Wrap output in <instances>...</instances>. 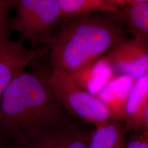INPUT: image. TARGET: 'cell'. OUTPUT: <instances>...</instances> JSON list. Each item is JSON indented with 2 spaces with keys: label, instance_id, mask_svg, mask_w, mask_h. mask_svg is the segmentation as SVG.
<instances>
[{
  "label": "cell",
  "instance_id": "obj_13",
  "mask_svg": "<svg viewBox=\"0 0 148 148\" xmlns=\"http://www.w3.org/2000/svg\"><path fill=\"white\" fill-rule=\"evenodd\" d=\"M126 132L123 122L111 119L93 127L88 148H126Z\"/></svg>",
  "mask_w": 148,
  "mask_h": 148
},
{
  "label": "cell",
  "instance_id": "obj_16",
  "mask_svg": "<svg viewBox=\"0 0 148 148\" xmlns=\"http://www.w3.org/2000/svg\"><path fill=\"white\" fill-rule=\"evenodd\" d=\"M144 134L148 136V99L146 104L145 110V116H144V122H143V127L142 132Z\"/></svg>",
  "mask_w": 148,
  "mask_h": 148
},
{
  "label": "cell",
  "instance_id": "obj_17",
  "mask_svg": "<svg viewBox=\"0 0 148 148\" xmlns=\"http://www.w3.org/2000/svg\"><path fill=\"white\" fill-rule=\"evenodd\" d=\"M0 148H10V147H0ZM12 148H16V147H12Z\"/></svg>",
  "mask_w": 148,
  "mask_h": 148
},
{
  "label": "cell",
  "instance_id": "obj_14",
  "mask_svg": "<svg viewBox=\"0 0 148 148\" xmlns=\"http://www.w3.org/2000/svg\"><path fill=\"white\" fill-rule=\"evenodd\" d=\"M14 9V0H0V41L10 39L12 17L11 10Z\"/></svg>",
  "mask_w": 148,
  "mask_h": 148
},
{
  "label": "cell",
  "instance_id": "obj_12",
  "mask_svg": "<svg viewBox=\"0 0 148 148\" xmlns=\"http://www.w3.org/2000/svg\"><path fill=\"white\" fill-rule=\"evenodd\" d=\"M123 8L119 14L121 23L134 37L148 42V0H119Z\"/></svg>",
  "mask_w": 148,
  "mask_h": 148
},
{
  "label": "cell",
  "instance_id": "obj_9",
  "mask_svg": "<svg viewBox=\"0 0 148 148\" xmlns=\"http://www.w3.org/2000/svg\"><path fill=\"white\" fill-rule=\"evenodd\" d=\"M116 74L113 66L103 56L69 76L77 86L95 96Z\"/></svg>",
  "mask_w": 148,
  "mask_h": 148
},
{
  "label": "cell",
  "instance_id": "obj_6",
  "mask_svg": "<svg viewBox=\"0 0 148 148\" xmlns=\"http://www.w3.org/2000/svg\"><path fill=\"white\" fill-rule=\"evenodd\" d=\"M116 74L138 79L148 73V42L141 37L121 40L104 56Z\"/></svg>",
  "mask_w": 148,
  "mask_h": 148
},
{
  "label": "cell",
  "instance_id": "obj_2",
  "mask_svg": "<svg viewBox=\"0 0 148 148\" xmlns=\"http://www.w3.org/2000/svg\"><path fill=\"white\" fill-rule=\"evenodd\" d=\"M65 112L48 84L46 74L21 71L12 79L0 101V134L20 131Z\"/></svg>",
  "mask_w": 148,
  "mask_h": 148
},
{
  "label": "cell",
  "instance_id": "obj_10",
  "mask_svg": "<svg viewBox=\"0 0 148 148\" xmlns=\"http://www.w3.org/2000/svg\"><path fill=\"white\" fill-rule=\"evenodd\" d=\"M147 99L148 73L136 79L129 95L123 116L127 131L142 132Z\"/></svg>",
  "mask_w": 148,
  "mask_h": 148
},
{
  "label": "cell",
  "instance_id": "obj_7",
  "mask_svg": "<svg viewBox=\"0 0 148 148\" xmlns=\"http://www.w3.org/2000/svg\"><path fill=\"white\" fill-rule=\"evenodd\" d=\"M49 50L48 47L29 49L20 39L0 41V101L12 79L25 70L31 62L44 56Z\"/></svg>",
  "mask_w": 148,
  "mask_h": 148
},
{
  "label": "cell",
  "instance_id": "obj_3",
  "mask_svg": "<svg viewBox=\"0 0 148 148\" xmlns=\"http://www.w3.org/2000/svg\"><path fill=\"white\" fill-rule=\"evenodd\" d=\"M92 129L64 112L11 136L16 148H88Z\"/></svg>",
  "mask_w": 148,
  "mask_h": 148
},
{
  "label": "cell",
  "instance_id": "obj_11",
  "mask_svg": "<svg viewBox=\"0 0 148 148\" xmlns=\"http://www.w3.org/2000/svg\"><path fill=\"white\" fill-rule=\"evenodd\" d=\"M64 18H75L99 13H119L118 0H58Z\"/></svg>",
  "mask_w": 148,
  "mask_h": 148
},
{
  "label": "cell",
  "instance_id": "obj_1",
  "mask_svg": "<svg viewBox=\"0 0 148 148\" xmlns=\"http://www.w3.org/2000/svg\"><path fill=\"white\" fill-rule=\"evenodd\" d=\"M125 38L118 13L64 18L60 33L48 47L52 69L71 75Z\"/></svg>",
  "mask_w": 148,
  "mask_h": 148
},
{
  "label": "cell",
  "instance_id": "obj_15",
  "mask_svg": "<svg viewBox=\"0 0 148 148\" xmlns=\"http://www.w3.org/2000/svg\"><path fill=\"white\" fill-rule=\"evenodd\" d=\"M126 148H148V136L143 132H134L127 138Z\"/></svg>",
  "mask_w": 148,
  "mask_h": 148
},
{
  "label": "cell",
  "instance_id": "obj_4",
  "mask_svg": "<svg viewBox=\"0 0 148 148\" xmlns=\"http://www.w3.org/2000/svg\"><path fill=\"white\" fill-rule=\"evenodd\" d=\"M12 29L19 39L45 43L54 41L63 25L58 0H14Z\"/></svg>",
  "mask_w": 148,
  "mask_h": 148
},
{
  "label": "cell",
  "instance_id": "obj_8",
  "mask_svg": "<svg viewBox=\"0 0 148 148\" xmlns=\"http://www.w3.org/2000/svg\"><path fill=\"white\" fill-rule=\"evenodd\" d=\"M136 79L129 75L116 74L95 95L108 109L112 119L123 123L127 99Z\"/></svg>",
  "mask_w": 148,
  "mask_h": 148
},
{
  "label": "cell",
  "instance_id": "obj_5",
  "mask_svg": "<svg viewBox=\"0 0 148 148\" xmlns=\"http://www.w3.org/2000/svg\"><path fill=\"white\" fill-rule=\"evenodd\" d=\"M46 75L56 97L70 115L94 127L112 119L105 105L75 84L69 75L54 69Z\"/></svg>",
  "mask_w": 148,
  "mask_h": 148
}]
</instances>
